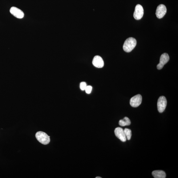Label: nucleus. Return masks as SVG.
<instances>
[{"label":"nucleus","instance_id":"obj_1","mask_svg":"<svg viewBox=\"0 0 178 178\" xmlns=\"http://www.w3.org/2000/svg\"><path fill=\"white\" fill-rule=\"evenodd\" d=\"M137 45V41L135 38H130L127 39L125 41L123 45L124 51L127 52H131Z\"/></svg>","mask_w":178,"mask_h":178},{"label":"nucleus","instance_id":"obj_2","mask_svg":"<svg viewBox=\"0 0 178 178\" xmlns=\"http://www.w3.org/2000/svg\"><path fill=\"white\" fill-rule=\"evenodd\" d=\"M35 137L37 140L42 144L46 145L50 142V137L44 132L39 131L37 132Z\"/></svg>","mask_w":178,"mask_h":178},{"label":"nucleus","instance_id":"obj_3","mask_svg":"<svg viewBox=\"0 0 178 178\" xmlns=\"http://www.w3.org/2000/svg\"><path fill=\"white\" fill-rule=\"evenodd\" d=\"M167 105L166 98L162 96L159 98L157 102V108L159 112L162 113L165 110Z\"/></svg>","mask_w":178,"mask_h":178},{"label":"nucleus","instance_id":"obj_4","mask_svg":"<svg viewBox=\"0 0 178 178\" xmlns=\"http://www.w3.org/2000/svg\"><path fill=\"white\" fill-rule=\"evenodd\" d=\"M144 14V10L141 5L138 4L135 7L134 17L135 19L139 20L142 18Z\"/></svg>","mask_w":178,"mask_h":178},{"label":"nucleus","instance_id":"obj_5","mask_svg":"<svg viewBox=\"0 0 178 178\" xmlns=\"http://www.w3.org/2000/svg\"><path fill=\"white\" fill-rule=\"evenodd\" d=\"M142 98L140 94H137L132 97L130 100V104L132 107L136 108L142 103Z\"/></svg>","mask_w":178,"mask_h":178},{"label":"nucleus","instance_id":"obj_6","mask_svg":"<svg viewBox=\"0 0 178 178\" xmlns=\"http://www.w3.org/2000/svg\"><path fill=\"white\" fill-rule=\"evenodd\" d=\"M169 56L168 54L165 53L162 54L160 57V62L157 65L158 69H161L163 67L164 65L169 62Z\"/></svg>","mask_w":178,"mask_h":178},{"label":"nucleus","instance_id":"obj_7","mask_svg":"<svg viewBox=\"0 0 178 178\" xmlns=\"http://www.w3.org/2000/svg\"><path fill=\"white\" fill-rule=\"evenodd\" d=\"M167 8L165 5L160 4L157 8L156 15L158 18H161L164 17L167 12Z\"/></svg>","mask_w":178,"mask_h":178},{"label":"nucleus","instance_id":"obj_8","mask_svg":"<svg viewBox=\"0 0 178 178\" xmlns=\"http://www.w3.org/2000/svg\"><path fill=\"white\" fill-rule=\"evenodd\" d=\"M115 133L116 136L122 142H126L127 139L124 130L121 127H117L115 129Z\"/></svg>","mask_w":178,"mask_h":178},{"label":"nucleus","instance_id":"obj_9","mask_svg":"<svg viewBox=\"0 0 178 178\" xmlns=\"http://www.w3.org/2000/svg\"><path fill=\"white\" fill-rule=\"evenodd\" d=\"M92 64L95 67L98 68H102L104 66V62L102 58L99 55L95 56L92 60Z\"/></svg>","mask_w":178,"mask_h":178},{"label":"nucleus","instance_id":"obj_10","mask_svg":"<svg viewBox=\"0 0 178 178\" xmlns=\"http://www.w3.org/2000/svg\"><path fill=\"white\" fill-rule=\"evenodd\" d=\"M10 11L12 15L18 18H22L24 16V14L22 10L15 7L11 8Z\"/></svg>","mask_w":178,"mask_h":178},{"label":"nucleus","instance_id":"obj_11","mask_svg":"<svg viewBox=\"0 0 178 178\" xmlns=\"http://www.w3.org/2000/svg\"><path fill=\"white\" fill-rule=\"evenodd\" d=\"M152 175L155 178H165L166 174L164 171L161 170H156L152 172Z\"/></svg>","mask_w":178,"mask_h":178},{"label":"nucleus","instance_id":"obj_12","mask_svg":"<svg viewBox=\"0 0 178 178\" xmlns=\"http://www.w3.org/2000/svg\"><path fill=\"white\" fill-rule=\"evenodd\" d=\"M119 124L121 126H129L131 124V121L128 118L126 117L123 119L119 121Z\"/></svg>","mask_w":178,"mask_h":178},{"label":"nucleus","instance_id":"obj_13","mask_svg":"<svg viewBox=\"0 0 178 178\" xmlns=\"http://www.w3.org/2000/svg\"><path fill=\"white\" fill-rule=\"evenodd\" d=\"M126 139L128 140H130L132 136V131L130 129L126 128L124 130Z\"/></svg>","mask_w":178,"mask_h":178},{"label":"nucleus","instance_id":"obj_14","mask_svg":"<svg viewBox=\"0 0 178 178\" xmlns=\"http://www.w3.org/2000/svg\"><path fill=\"white\" fill-rule=\"evenodd\" d=\"M92 89V87L91 86H87L85 90V91L87 94H90V93H91Z\"/></svg>","mask_w":178,"mask_h":178},{"label":"nucleus","instance_id":"obj_15","mask_svg":"<svg viewBox=\"0 0 178 178\" xmlns=\"http://www.w3.org/2000/svg\"><path fill=\"white\" fill-rule=\"evenodd\" d=\"M87 84L85 82H82L80 84V87L81 90H84L87 86Z\"/></svg>","mask_w":178,"mask_h":178},{"label":"nucleus","instance_id":"obj_16","mask_svg":"<svg viewBox=\"0 0 178 178\" xmlns=\"http://www.w3.org/2000/svg\"><path fill=\"white\" fill-rule=\"evenodd\" d=\"M102 177H96V178H101Z\"/></svg>","mask_w":178,"mask_h":178}]
</instances>
